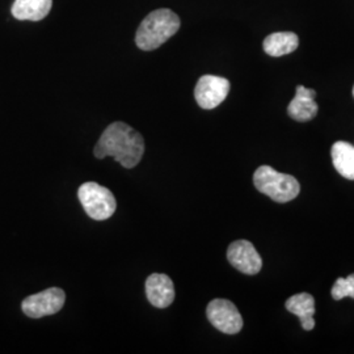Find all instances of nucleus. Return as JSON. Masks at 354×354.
Instances as JSON below:
<instances>
[{
    "label": "nucleus",
    "mask_w": 354,
    "mask_h": 354,
    "mask_svg": "<svg viewBox=\"0 0 354 354\" xmlns=\"http://www.w3.org/2000/svg\"><path fill=\"white\" fill-rule=\"evenodd\" d=\"M93 153L97 159L111 156L122 167L134 168L145 153V140L125 122H113L104 130Z\"/></svg>",
    "instance_id": "1"
},
{
    "label": "nucleus",
    "mask_w": 354,
    "mask_h": 354,
    "mask_svg": "<svg viewBox=\"0 0 354 354\" xmlns=\"http://www.w3.org/2000/svg\"><path fill=\"white\" fill-rule=\"evenodd\" d=\"M180 28V17L167 8L152 11L137 30L136 44L145 51H151L162 46Z\"/></svg>",
    "instance_id": "2"
},
{
    "label": "nucleus",
    "mask_w": 354,
    "mask_h": 354,
    "mask_svg": "<svg viewBox=\"0 0 354 354\" xmlns=\"http://www.w3.org/2000/svg\"><path fill=\"white\" fill-rule=\"evenodd\" d=\"M253 184L260 193L279 203H289L301 192V185L295 177L279 174L269 165H261L256 169Z\"/></svg>",
    "instance_id": "3"
},
{
    "label": "nucleus",
    "mask_w": 354,
    "mask_h": 354,
    "mask_svg": "<svg viewBox=\"0 0 354 354\" xmlns=\"http://www.w3.org/2000/svg\"><path fill=\"white\" fill-rule=\"evenodd\" d=\"M77 197L87 215L95 221L109 219L117 207L113 193L97 183H84L77 190Z\"/></svg>",
    "instance_id": "4"
},
{
    "label": "nucleus",
    "mask_w": 354,
    "mask_h": 354,
    "mask_svg": "<svg viewBox=\"0 0 354 354\" xmlns=\"http://www.w3.org/2000/svg\"><path fill=\"white\" fill-rule=\"evenodd\" d=\"M66 294L59 288H50L37 294L29 295L23 301L21 308L26 317L32 319L49 317L59 313L64 307Z\"/></svg>",
    "instance_id": "5"
},
{
    "label": "nucleus",
    "mask_w": 354,
    "mask_h": 354,
    "mask_svg": "<svg viewBox=\"0 0 354 354\" xmlns=\"http://www.w3.org/2000/svg\"><path fill=\"white\" fill-rule=\"evenodd\" d=\"M206 315L215 328L227 335L239 333L243 328V317L236 306L227 299H214L207 304Z\"/></svg>",
    "instance_id": "6"
},
{
    "label": "nucleus",
    "mask_w": 354,
    "mask_h": 354,
    "mask_svg": "<svg viewBox=\"0 0 354 354\" xmlns=\"http://www.w3.org/2000/svg\"><path fill=\"white\" fill-rule=\"evenodd\" d=\"M230 92V82L225 77L203 75L197 82L194 97L203 109H214L226 100Z\"/></svg>",
    "instance_id": "7"
},
{
    "label": "nucleus",
    "mask_w": 354,
    "mask_h": 354,
    "mask_svg": "<svg viewBox=\"0 0 354 354\" xmlns=\"http://www.w3.org/2000/svg\"><path fill=\"white\" fill-rule=\"evenodd\" d=\"M227 259L231 266L248 276L257 274L263 268V260L251 241L231 243L227 250Z\"/></svg>",
    "instance_id": "8"
},
{
    "label": "nucleus",
    "mask_w": 354,
    "mask_h": 354,
    "mask_svg": "<svg viewBox=\"0 0 354 354\" xmlns=\"http://www.w3.org/2000/svg\"><path fill=\"white\" fill-rule=\"evenodd\" d=\"M146 295L156 308H167L175 301V286L167 274L153 273L146 279Z\"/></svg>",
    "instance_id": "9"
},
{
    "label": "nucleus",
    "mask_w": 354,
    "mask_h": 354,
    "mask_svg": "<svg viewBox=\"0 0 354 354\" xmlns=\"http://www.w3.org/2000/svg\"><path fill=\"white\" fill-rule=\"evenodd\" d=\"M317 92L304 86L297 87L295 97L291 100L288 113L292 120L298 122H307L317 114V104L315 102Z\"/></svg>",
    "instance_id": "10"
},
{
    "label": "nucleus",
    "mask_w": 354,
    "mask_h": 354,
    "mask_svg": "<svg viewBox=\"0 0 354 354\" xmlns=\"http://www.w3.org/2000/svg\"><path fill=\"white\" fill-rule=\"evenodd\" d=\"M286 310L299 317L301 324L306 330H311L315 327V301L313 295L307 292L292 295L286 301Z\"/></svg>",
    "instance_id": "11"
},
{
    "label": "nucleus",
    "mask_w": 354,
    "mask_h": 354,
    "mask_svg": "<svg viewBox=\"0 0 354 354\" xmlns=\"http://www.w3.org/2000/svg\"><path fill=\"white\" fill-rule=\"evenodd\" d=\"M53 0H15L13 17L17 20L39 21L50 12Z\"/></svg>",
    "instance_id": "12"
},
{
    "label": "nucleus",
    "mask_w": 354,
    "mask_h": 354,
    "mask_svg": "<svg viewBox=\"0 0 354 354\" xmlns=\"http://www.w3.org/2000/svg\"><path fill=\"white\" fill-rule=\"evenodd\" d=\"M299 38L292 32H277L264 39V50L270 57H282L297 50Z\"/></svg>",
    "instance_id": "13"
},
{
    "label": "nucleus",
    "mask_w": 354,
    "mask_h": 354,
    "mask_svg": "<svg viewBox=\"0 0 354 354\" xmlns=\"http://www.w3.org/2000/svg\"><path fill=\"white\" fill-rule=\"evenodd\" d=\"M336 171L348 180H354V146L348 142H336L330 150Z\"/></svg>",
    "instance_id": "14"
},
{
    "label": "nucleus",
    "mask_w": 354,
    "mask_h": 354,
    "mask_svg": "<svg viewBox=\"0 0 354 354\" xmlns=\"http://www.w3.org/2000/svg\"><path fill=\"white\" fill-rule=\"evenodd\" d=\"M330 294L335 301H340L346 297L354 299V274L348 276L346 279H339L332 286Z\"/></svg>",
    "instance_id": "15"
},
{
    "label": "nucleus",
    "mask_w": 354,
    "mask_h": 354,
    "mask_svg": "<svg viewBox=\"0 0 354 354\" xmlns=\"http://www.w3.org/2000/svg\"><path fill=\"white\" fill-rule=\"evenodd\" d=\"M353 96H354V87H353Z\"/></svg>",
    "instance_id": "16"
}]
</instances>
